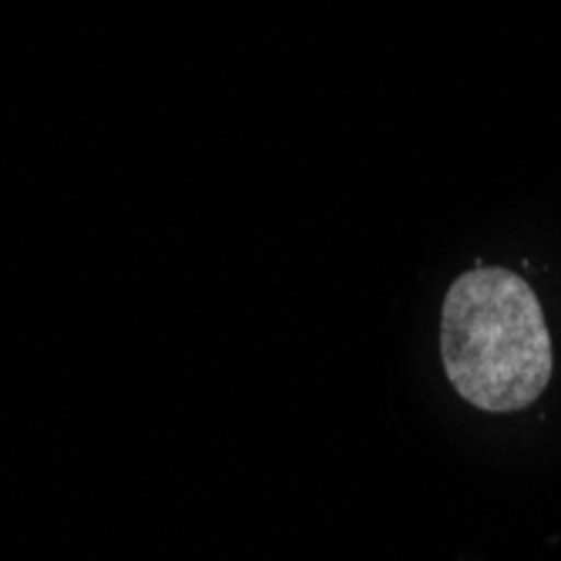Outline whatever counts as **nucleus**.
<instances>
[{
  "label": "nucleus",
  "mask_w": 561,
  "mask_h": 561,
  "mask_svg": "<svg viewBox=\"0 0 561 561\" xmlns=\"http://www.w3.org/2000/svg\"><path fill=\"white\" fill-rule=\"evenodd\" d=\"M440 360L457 397L484 414H518L551 380L545 310L518 273L481 266L457 276L440 310Z\"/></svg>",
  "instance_id": "1"
}]
</instances>
